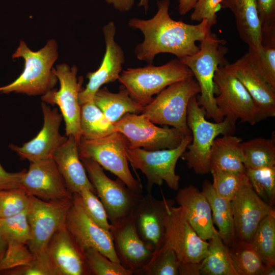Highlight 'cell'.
<instances>
[{"label": "cell", "instance_id": "obj_36", "mask_svg": "<svg viewBox=\"0 0 275 275\" xmlns=\"http://www.w3.org/2000/svg\"><path fill=\"white\" fill-rule=\"evenodd\" d=\"M212 186L221 197L231 201L239 189L249 180L244 172H233L213 169Z\"/></svg>", "mask_w": 275, "mask_h": 275}, {"label": "cell", "instance_id": "obj_1", "mask_svg": "<svg viewBox=\"0 0 275 275\" xmlns=\"http://www.w3.org/2000/svg\"><path fill=\"white\" fill-rule=\"evenodd\" d=\"M170 0L157 1V11L152 18H132L130 28L140 30L144 35L142 42L135 48L134 53L140 61L152 64L155 56L169 53L177 59L190 56L199 50L197 41L202 40L215 23L205 19L197 24L173 20L170 16Z\"/></svg>", "mask_w": 275, "mask_h": 275}, {"label": "cell", "instance_id": "obj_25", "mask_svg": "<svg viewBox=\"0 0 275 275\" xmlns=\"http://www.w3.org/2000/svg\"><path fill=\"white\" fill-rule=\"evenodd\" d=\"M52 159L71 193H78L81 189L88 188L96 193L80 160L77 143L73 136H67L54 153Z\"/></svg>", "mask_w": 275, "mask_h": 275}, {"label": "cell", "instance_id": "obj_6", "mask_svg": "<svg viewBox=\"0 0 275 275\" xmlns=\"http://www.w3.org/2000/svg\"><path fill=\"white\" fill-rule=\"evenodd\" d=\"M199 93L194 77L175 82L153 97L141 114L155 124L170 126L184 136L190 135L187 124V106L190 99Z\"/></svg>", "mask_w": 275, "mask_h": 275}, {"label": "cell", "instance_id": "obj_48", "mask_svg": "<svg viewBox=\"0 0 275 275\" xmlns=\"http://www.w3.org/2000/svg\"><path fill=\"white\" fill-rule=\"evenodd\" d=\"M200 263H179V275H199Z\"/></svg>", "mask_w": 275, "mask_h": 275}, {"label": "cell", "instance_id": "obj_15", "mask_svg": "<svg viewBox=\"0 0 275 275\" xmlns=\"http://www.w3.org/2000/svg\"><path fill=\"white\" fill-rule=\"evenodd\" d=\"M65 226L82 253L85 250L92 248L112 261L120 263L115 250L110 231L102 229L90 218L77 193L73 194Z\"/></svg>", "mask_w": 275, "mask_h": 275}, {"label": "cell", "instance_id": "obj_13", "mask_svg": "<svg viewBox=\"0 0 275 275\" xmlns=\"http://www.w3.org/2000/svg\"><path fill=\"white\" fill-rule=\"evenodd\" d=\"M116 131L123 134L130 148L154 151L177 147L184 135L176 129L156 126L142 114L127 113L113 123Z\"/></svg>", "mask_w": 275, "mask_h": 275}, {"label": "cell", "instance_id": "obj_45", "mask_svg": "<svg viewBox=\"0 0 275 275\" xmlns=\"http://www.w3.org/2000/svg\"><path fill=\"white\" fill-rule=\"evenodd\" d=\"M262 40L275 38V0H256Z\"/></svg>", "mask_w": 275, "mask_h": 275}, {"label": "cell", "instance_id": "obj_26", "mask_svg": "<svg viewBox=\"0 0 275 275\" xmlns=\"http://www.w3.org/2000/svg\"><path fill=\"white\" fill-rule=\"evenodd\" d=\"M219 5L233 13L239 35L249 49L258 51L263 36L256 0H222Z\"/></svg>", "mask_w": 275, "mask_h": 275}, {"label": "cell", "instance_id": "obj_8", "mask_svg": "<svg viewBox=\"0 0 275 275\" xmlns=\"http://www.w3.org/2000/svg\"><path fill=\"white\" fill-rule=\"evenodd\" d=\"M191 140V134L184 136L181 143L173 149L149 151L127 147L128 162L133 169L140 170L146 177L147 193H151L153 185L160 186L164 182L173 190L179 189L180 177L175 173L176 165Z\"/></svg>", "mask_w": 275, "mask_h": 275}, {"label": "cell", "instance_id": "obj_28", "mask_svg": "<svg viewBox=\"0 0 275 275\" xmlns=\"http://www.w3.org/2000/svg\"><path fill=\"white\" fill-rule=\"evenodd\" d=\"M93 101L113 124L127 113L141 114L144 107L132 98L122 85L118 93L111 92L106 87L100 88Z\"/></svg>", "mask_w": 275, "mask_h": 275}, {"label": "cell", "instance_id": "obj_11", "mask_svg": "<svg viewBox=\"0 0 275 275\" xmlns=\"http://www.w3.org/2000/svg\"><path fill=\"white\" fill-rule=\"evenodd\" d=\"M213 81L215 101L222 114L235 126L237 120L254 125L257 121V108L252 97L239 79L225 66H218Z\"/></svg>", "mask_w": 275, "mask_h": 275}, {"label": "cell", "instance_id": "obj_19", "mask_svg": "<svg viewBox=\"0 0 275 275\" xmlns=\"http://www.w3.org/2000/svg\"><path fill=\"white\" fill-rule=\"evenodd\" d=\"M225 66L245 88L257 108V121L275 116V90L256 67L248 51L235 62Z\"/></svg>", "mask_w": 275, "mask_h": 275}, {"label": "cell", "instance_id": "obj_7", "mask_svg": "<svg viewBox=\"0 0 275 275\" xmlns=\"http://www.w3.org/2000/svg\"><path fill=\"white\" fill-rule=\"evenodd\" d=\"M77 146L80 158L96 161L103 169L116 176L131 190L142 195V185L129 168L126 156L128 142L123 134L115 131L97 139L81 138Z\"/></svg>", "mask_w": 275, "mask_h": 275}, {"label": "cell", "instance_id": "obj_38", "mask_svg": "<svg viewBox=\"0 0 275 275\" xmlns=\"http://www.w3.org/2000/svg\"><path fill=\"white\" fill-rule=\"evenodd\" d=\"M0 234L8 243L26 244L31 236L26 210L11 216L0 218Z\"/></svg>", "mask_w": 275, "mask_h": 275}, {"label": "cell", "instance_id": "obj_12", "mask_svg": "<svg viewBox=\"0 0 275 275\" xmlns=\"http://www.w3.org/2000/svg\"><path fill=\"white\" fill-rule=\"evenodd\" d=\"M165 245L176 253L179 263H199L206 256L209 242L202 239L190 225L181 207L164 197Z\"/></svg>", "mask_w": 275, "mask_h": 275}, {"label": "cell", "instance_id": "obj_42", "mask_svg": "<svg viewBox=\"0 0 275 275\" xmlns=\"http://www.w3.org/2000/svg\"><path fill=\"white\" fill-rule=\"evenodd\" d=\"M78 194L82 206L90 218L102 229L109 231L111 225L103 205L95 195V193L88 188H83Z\"/></svg>", "mask_w": 275, "mask_h": 275}, {"label": "cell", "instance_id": "obj_32", "mask_svg": "<svg viewBox=\"0 0 275 275\" xmlns=\"http://www.w3.org/2000/svg\"><path fill=\"white\" fill-rule=\"evenodd\" d=\"M238 275H263L265 265L251 242L235 238L228 248Z\"/></svg>", "mask_w": 275, "mask_h": 275}, {"label": "cell", "instance_id": "obj_21", "mask_svg": "<svg viewBox=\"0 0 275 275\" xmlns=\"http://www.w3.org/2000/svg\"><path fill=\"white\" fill-rule=\"evenodd\" d=\"M231 205L235 237L249 242L261 221L274 209L257 195L249 181L235 195Z\"/></svg>", "mask_w": 275, "mask_h": 275}, {"label": "cell", "instance_id": "obj_10", "mask_svg": "<svg viewBox=\"0 0 275 275\" xmlns=\"http://www.w3.org/2000/svg\"><path fill=\"white\" fill-rule=\"evenodd\" d=\"M72 201H46L30 196L26 214L31 236L26 245L35 257L46 253L51 237L65 225Z\"/></svg>", "mask_w": 275, "mask_h": 275}, {"label": "cell", "instance_id": "obj_49", "mask_svg": "<svg viewBox=\"0 0 275 275\" xmlns=\"http://www.w3.org/2000/svg\"><path fill=\"white\" fill-rule=\"evenodd\" d=\"M108 4L113 7L120 12H124L131 10L135 0H104Z\"/></svg>", "mask_w": 275, "mask_h": 275}, {"label": "cell", "instance_id": "obj_30", "mask_svg": "<svg viewBox=\"0 0 275 275\" xmlns=\"http://www.w3.org/2000/svg\"><path fill=\"white\" fill-rule=\"evenodd\" d=\"M209 240L207 253L200 262V274L238 275L233 265L229 249L216 229Z\"/></svg>", "mask_w": 275, "mask_h": 275}, {"label": "cell", "instance_id": "obj_40", "mask_svg": "<svg viewBox=\"0 0 275 275\" xmlns=\"http://www.w3.org/2000/svg\"><path fill=\"white\" fill-rule=\"evenodd\" d=\"M248 52L259 71L275 90V38L262 40L258 51Z\"/></svg>", "mask_w": 275, "mask_h": 275}, {"label": "cell", "instance_id": "obj_3", "mask_svg": "<svg viewBox=\"0 0 275 275\" xmlns=\"http://www.w3.org/2000/svg\"><path fill=\"white\" fill-rule=\"evenodd\" d=\"M57 49V44L53 39L49 40L37 51L30 49L21 40L12 58H22L25 62L24 70L13 82L0 87V93L43 95L53 89L58 80L52 68L58 57Z\"/></svg>", "mask_w": 275, "mask_h": 275}, {"label": "cell", "instance_id": "obj_46", "mask_svg": "<svg viewBox=\"0 0 275 275\" xmlns=\"http://www.w3.org/2000/svg\"><path fill=\"white\" fill-rule=\"evenodd\" d=\"M222 0H198L190 18L193 21L200 22L207 19L215 23L217 22L216 14L218 6Z\"/></svg>", "mask_w": 275, "mask_h": 275}, {"label": "cell", "instance_id": "obj_50", "mask_svg": "<svg viewBox=\"0 0 275 275\" xmlns=\"http://www.w3.org/2000/svg\"><path fill=\"white\" fill-rule=\"evenodd\" d=\"M198 0H179V12L184 15L193 10Z\"/></svg>", "mask_w": 275, "mask_h": 275}, {"label": "cell", "instance_id": "obj_20", "mask_svg": "<svg viewBox=\"0 0 275 275\" xmlns=\"http://www.w3.org/2000/svg\"><path fill=\"white\" fill-rule=\"evenodd\" d=\"M43 125L37 135L21 146H9L22 159L30 162L52 158L57 149L67 138L60 133L63 117L56 108H51L44 102L41 103Z\"/></svg>", "mask_w": 275, "mask_h": 275}, {"label": "cell", "instance_id": "obj_14", "mask_svg": "<svg viewBox=\"0 0 275 275\" xmlns=\"http://www.w3.org/2000/svg\"><path fill=\"white\" fill-rule=\"evenodd\" d=\"M53 70L60 81V88L58 91L53 89L43 95L42 100L59 107L65 121L67 136H73L78 144L81 136L79 94L82 90V77H77V68L75 65L70 67L66 64H61Z\"/></svg>", "mask_w": 275, "mask_h": 275}, {"label": "cell", "instance_id": "obj_4", "mask_svg": "<svg viewBox=\"0 0 275 275\" xmlns=\"http://www.w3.org/2000/svg\"><path fill=\"white\" fill-rule=\"evenodd\" d=\"M187 124L192 140L187 147V151L181 157L196 174H205L210 172V151L214 140L221 134H230L235 130V126L226 118L219 122L207 121L204 109L198 103L197 96L189 101Z\"/></svg>", "mask_w": 275, "mask_h": 275}, {"label": "cell", "instance_id": "obj_52", "mask_svg": "<svg viewBox=\"0 0 275 275\" xmlns=\"http://www.w3.org/2000/svg\"><path fill=\"white\" fill-rule=\"evenodd\" d=\"M275 274V265H265L263 275Z\"/></svg>", "mask_w": 275, "mask_h": 275}, {"label": "cell", "instance_id": "obj_24", "mask_svg": "<svg viewBox=\"0 0 275 275\" xmlns=\"http://www.w3.org/2000/svg\"><path fill=\"white\" fill-rule=\"evenodd\" d=\"M175 201L183 209L187 220L203 240H209L215 230L210 205L204 194L189 185L180 189Z\"/></svg>", "mask_w": 275, "mask_h": 275}, {"label": "cell", "instance_id": "obj_35", "mask_svg": "<svg viewBox=\"0 0 275 275\" xmlns=\"http://www.w3.org/2000/svg\"><path fill=\"white\" fill-rule=\"evenodd\" d=\"M245 174L257 195L273 207L275 201V166L245 168Z\"/></svg>", "mask_w": 275, "mask_h": 275}, {"label": "cell", "instance_id": "obj_53", "mask_svg": "<svg viewBox=\"0 0 275 275\" xmlns=\"http://www.w3.org/2000/svg\"><path fill=\"white\" fill-rule=\"evenodd\" d=\"M149 1L150 0H140L139 6L143 7L144 8L146 13L147 12L149 7Z\"/></svg>", "mask_w": 275, "mask_h": 275}, {"label": "cell", "instance_id": "obj_29", "mask_svg": "<svg viewBox=\"0 0 275 275\" xmlns=\"http://www.w3.org/2000/svg\"><path fill=\"white\" fill-rule=\"evenodd\" d=\"M202 191L210 205L213 224L217 227L223 242L229 248L236 238L231 201L219 197L208 180L203 182Z\"/></svg>", "mask_w": 275, "mask_h": 275}, {"label": "cell", "instance_id": "obj_22", "mask_svg": "<svg viewBox=\"0 0 275 275\" xmlns=\"http://www.w3.org/2000/svg\"><path fill=\"white\" fill-rule=\"evenodd\" d=\"M166 208L164 196L158 200L151 193L142 196L132 214L136 230L141 238L154 249V253L164 244Z\"/></svg>", "mask_w": 275, "mask_h": 275}, {"label": "cell", "instance_id": "obj_2", "mask_svg": "<svg viewBox=\"0 0 275 275\" xmlns=\"http://www.w3.org/2000/svg\"><path fill=\"white\" fill-rule=\"evenodd\" d=\"M225 44L224 40L211 32L200 41L196 53L178 59L191 70L199 85L200 95L197 99L206 118L216 122L222 121L224 117L215 103L213 77L218 66L228 63L225 58L228 51Z\"/></svg>", "mask_w": 275, "mask_h": 275}, {"label": "cell", "instance_id": "obj_34", "mask_svg": "<svg viewBox=\"0 0 275 275\" xmlns=\"http://www.w3.org/2000/svg\"><path fill=\"white\" fill-rule=\"evenodd\" d=\"M265 265H275V211L259 224L250 242Z\"/></svg>", "mask_w": 275, "mask_h": 275}, {"label": "cell", "instance_id": "obj_16", "mask_svg": "<svg viewBox=\"0 0 275 275\" xmlns=\"http://www.w3.org/2000/svg\"><path fill=\"white\" fill-rule=\"evenodd\" d=\"M21 187L29 196L46 201L73 198V194L67 188L52 158L30 162L22 176Z\"/></svg>", "mask_w": 275, "mask_h": 275}, {"label": "cell", "instance_id": "obj_5", "mask_svg": "<svg viewBox=\"0 0 275 275\" xmlns=\"http://www.w3.org/2000/svg\"><path fill=\"white\" fill-rule=\"evenodd\" d=\"M193 77L191 70L176 59L158 66L128 68L122 70L118 80L132 98L145 106L168 86Z\"/></svg>", "mask_w": 275, "mask_h": 275}, {"label": "cell", "instance_id": "obj_43", "mask_svg": "<svg viewBox=\"0 0 275 275\" xmlns=\"http://www.w3.org/2000/svg\"><path fill=\"white\" fill-rule=\"evenodd\" d=\"M35 258L26 244L8 243L5 255L0 263V273L2 271L29 264Z\"/></svg>", "mask_w": 275, "mask_h": 275}, {"label": "cell", "instance_id": "obj_27", "mask_svg": "<svg viewBox=\"0 0 275 275\" xmlns=\"http://www.w3.org/2000/svg\"><path fill=\"white\" fill-rule=\"evenodd\" d=\"M242 139L231 134L215 138L211 146L210 171L213 169L233 172H244V157Z\"/></svg>", "mask_w": 275, "mask_h": 275}, {"label": "cell", "instance_id": "obj_51", "mask_svg": "<svg viewBox=\"0 0 275 275\" xmlns=\"http://www.w3.org/2000/svg\"><path fill=\"white\" fill-rule=\"evenodd\" d=\"M8 248V242L6 239L0 234V263L3 260Z\"/></svg>", "mask_w": 275, "mask_h": 275}, {"label": "cell", "instance_id": "obj_41", "mask_svg": "<svg viewBox=\"0 0 275 275\" xmlns=\"http://www.w3.org/2000/svg\"><path fill=\"white\" fill-rule=\"evenodd\" d=\"M30 196L21 187L0 190V218L7 217L26 210Z\"/></svg>", "mask_w": 275, "mask_h": 275}, {"label": "cell", "instance_id": "obj_18", "mask_svg": "<svg viewBox=\"0 0 275 275\" xmlns=\"http://www.w3.org/2000/svg\"><path fill=\"white\" fill-rule=\"evenodd\" d=\"M102 31L105 51L98 69L87 75L89 81L79 94L80 105L93 100L95 94L101 87L118 80L122 71L125 55L123 50L115 39L116 27L114 22L109 21L104 25Z\"/></svg>", "mask_w": 275, "mask_h": 275}, {"label": "cell", "instance_id": "obj_37", "mask_svg": "<svg viewBox=\"0 0 275 275\" xmlns=\"http://www.w3.org/2000/svg\"><path fill=\"white\" fill-rule=\"evenodd\" d=\"M84 259L93 275H131L133 272L120 263L114 262L98 250L89 248L83 252Z\"/></svg>", "mask_w": 275, "mask_h": 275}, {"label": "cell", "instance_id": "obj_23", "mask_svg": "<svg viewBox=\"0 0 275 275\" xmlns=\"http://www.w3.org/2000/svg\"><path fill=\"white\" fill-rule=\"evenodd\" d=\"M46 253L56 275H90L83 253L65 225L51 237Z\"/></svg>", "mask_w": 275, "mask_h": 275}, {"label": "cell", "instance_id": "obj_44", "mask_svg": "<svg viewBox=\"0 0 275 275\" xmlns=\"http://www.w3.org/2000/svg\"><path fill=\"white\" fill-rule=\"evenodd\" d=\"M0 274L8 275H56L47 253L35 257L28 264L5 270Z\"/></svg>", "mask_w": 275, "mask_h": 275}, {"label": "cell", "instance_id": "obj_9", "mask_svg": "<svg viewBox=\"0 0 275 275\" xmlns=\"http://www.w3.org/2000/svg\"><path fill=\"white\" fill-rule=\"evenodd\" d=\"M88 178L106 210L111 225H116L132 216L142 195H138L119 178L108 177L103 169L96 161L80 158Z\"/></svg>", "mask_w": 275, "mask_h": 275}, {"label": "cell", "instance_id": "obj_47", "mask_svg": "<svg viewBox=\"0 0 275 275\" xmlns=\"http://www.w3.org/2000/svg\"><path fill=\"white\" fill-rule=\"evenodd\" d=\"M25 171L23 170L18 172H8L0 164V190L20 187L22 178Z\"/></svg>", "mask_w": 275, "mask_h": 275}, {"label": "cell", "instance_id": "obj_17", "mask_svg": "<svg viewBox=\"0 0 275 275\" xmlns=\"http://www.w3.org/2000/svg\"><path fill=\"white\" fill-rule=\"evenodd\" d=\"M109 231L120 263L133 274H142L153 256L154 249L139 235L132 216L111 225Z\"/></svg>", "mask_w": 275, "mask_h": 275}, {"label": "cell", "instance_id": "obj_31", "mask_svg": "<svg viewBox=\"0 0 275 275\" xmlns=\"http://www.w3.org/2000/svg\"><path fill=\"white\" fill-rule=\"evenodd\" d=\"M80 128L81 138L97 139L107 135L115 129L93 100L80 105Z\"/></svg>", "mask_w": 275, "mask_h": 275}, {"label": "cell", "instance_id": "obj_39", "mask_svg": "<svg viewBox=\"0 0 275 275\" xmlns=\"http://www.w3.org/2000/svg\"><path fill=\"white\" fill-rule=\"evenodd\" d=\"M179 260L175 252L163 245L153 256L142 274L178 275Z\"/></svg>", "mask_w": 275, "mask_h": 275}, {"label": "cell", "instance_id": "obj_33", "mask_svg": "<svg viewBox=\"0 0 275 275\" xmlns=\"http://www.w3.org/2000/svg\"><path fill=\"white\" fill-rule=\"evenodd\" d=\"M245 168L275 166V138H256L241 142Z\"/></svg>", "mask_w": 275, "mask_h": 275}]
</instances>
